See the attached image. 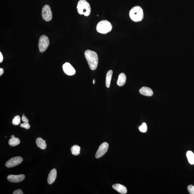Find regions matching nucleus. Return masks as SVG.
<instances>
[{
    "label": "nucleus",
    "instance_id": "obj_23",
    "mask_svg": "<svg viewBox=\"0 0 194 194\" xmlns=\"http://www.w3.org/2000/svg\"><path fill=\"white\" fill-rule=\"evenodd\" d=\"M21 127L28 129L30 128V126L29 123H24L21 124Z\"/></svg>",
    "mask_w": 194,
    "mask_h": 194
},
{
    "label": "nucleus",
    "instance_id": "obj_22",
    "mask_svg": "<svg viewBox=\"0 0 194 194\" xmlns=\"http://www.w3.org/2000/svg\"><path fill=\"white\" fill-rule=\"evenodd\" d=\"M188 190L190 194H194V185H189L187 187Z\"/></svg>",
    "mask_w": 194,
    "mask_h": 194
},
{
    "label": "nucleus",
    "instance_id": "obj_12",
    "mask_svg": "<svg viewBox=\"0 0 194 194\" xmlns=\"http://www.w3.org/2000/svg\"><path fill=\"white\" fill-rule=\"evenodd\" d=\"M112 187L114 189L121 194H125L127 193L126 188L122 185L116 184L112 185Z\"/></svg>",
    "mask_w": 194,
    "mask_h": 194
},
{
    "label": "nucleus",
    "instance_id": "obj_29",
    "mask_svg": "<svg viewBox=\"0 0 194 194\" xmlns=\"http://www.w3.org/2000/svg\"><path fill=\"white\" fill-rule=\"evenodd\" d=\"M95 83V80L93 79V83L94 84Z\"/></svg>",
    "mask_w": 194,
    "mask_h": 194
},
{
    "label": "nucleus",
    "instance_id": "obj_15",
    "mask_svg": "<svg viewBox=\"0 0 194 194\" xmlns=\"http://www.w3.org/2000/svg\"><path fill=\"white\" fill-rule=\"evenodd\" d=\"M36 143L38 148L42 150L45 149L46 148V143L45 140L42 138L38 137L36 140Z\"/></svg>",
    "mask_w": 194,
    "mask_h": 194
},
{
    "label": "nucleus",
    "instance_id": "obj_3",
    "mask_svg": "<svg viewBox=\"0 0 194 194\" xmlns=\"http://www.w3.org/2000/svg\"><path fill=\"white\" fill-rule=\"evenodd\" d=\"M129 16L133 21L135 22L141 21L143 18V10L140 6H135L130 10Z\"/></svg>",
    "mask_w": 194,
    "mask_h": 194
},
{
    "label": "nucleus",
    "instance_id": "obj_7",
    "mask_svg": "<svg viewBox=\"0 0 194 194\" xmlns=\"http://www.w3.org/2000/svg\"><path fill=\"white\" fill-rule=\"evenodd\" d=\"M23 160V158L20 156L13 157L6 162V167L8 168L14 167L21 164Z\"/></svg>",
    "mask_w": 194,
    "mask_h": 194
},
{
    "label": "nucleus",
    "instance_id": "obj_17",
    "mask_svg": "<svg viewBox=\"0 0 194 194\" xmlns=\"http://www.w3.org/2000/svg\"><path fill=\"white\" fill-rule=\"evenodd\" d=\"M186 156L189 163L191 165L194 164V154L191 151H188L187 152Z\"/></svg>",
    "mask_w": 194,
    "mask_h": 194
},
{
    "label": "nucleus",
    "instance_id": "obj_19",
    "mask_svg": "<svg viewBox=\"0 0 194 194\" xmlns=\"http://www.w3.org/2000/svg\"><path fill=\"white\" fill-rule=\"evenodd\" d=\"M80 147L77 145H75L72 146L71 148V152L72 154L74 155H78L80 154Z\"/></svg>",
    "mask_w": 194,
    "mask_h": 194
},
{
    "label": "nucleus",
    "instance_id": "obj_6",
    "mask_svg": "<svg viewBox=\"0 0 194 194\" xmlns=\"http://www.w3.org/2000/svg\"><path fill=\"white\" fill-rule=\"evenodd\" d=\"M42 16L43 19L47 22L51 21L52 19V13L49 6L45 5L43 6L42 11Z\"/></svg>",
    "mask_w": 194,
    "mask_h": 194
},
{
    "label": "nucleus",
    "instance_id": "obj_28",
    "mask_svg": "<svg viewBox=\"0 0 194 194\" xmlns=\"http://www.w3.org/2000/svg\"><path fill=\"white\" fill-rule=\"evenodd\" d=\"M11 138H14V137H15V136L14 135H12L11 136Z\"/></svg>",
    "mask_w": 194,
    "mask_h": 194
},
{
    "label": "nucleus",
    "instance_id": "obj_10",
    "mask_svg": "<svg viewBox=\"0 0 194 194\" xmlns=\"http://www.w3.org/2000/svg\"><path fill=\"white\" fill-rule=\"evenodd\" d=\"M25 177V176L23 174L18 175H10L7 176V180L10 182L18 183L23 181L24 180Z\"/></svg>",
    "mask_w": 194,
    "mask_h": 194
},
{
    "label": "nucleus",
    "instance_id": "obj_4",
    "mask_svg": "<svg viewBox=\"0 0 194 194\" xmlns=\"http://www.w3.org/2000/svg\"><path fill=\"white\" fill-rule=\"evenodd\" d=\"M112 29L111 24L107 20H104L100 21L96 26L97 31L101 34H107L111 31Z\"/></svg>",
    "mask_w": 194,
    "mask_h": 194
},
{
    "label": "nucleus",
    "instance_id": "obj_20",
    "mask_svg": "<svg viewBox=\"0 0 194 194\" xmlns=\"http://www.w3.org/2000/svg\"><path fill=\"white\" fill-rule=\"evenodd\" d=\"M21 118L20 116L17 115L12 120V124L15 126H17L20 123Z\"/></svg>",
    "mask_w": 194,
    "mask_h": 194
},
{
    "label": "nucleus",
    "instance_id": "obj_8",
    "mask_svg": "<svg viewBox=\"0 0 194 194\" xmlns=\"http://www.w3.org/2000/svg\"><path fill=\"white\" fill-rule=\"evenodd\" d=\"M109 148V144L107 142H103L101 144L95 156L96 158H100L107 152Z\"/></svg>",
    "mask_w": 194,
    "mask_h": 194
},
{
    "label": "nucleus",
    "instance_id": "obj_14",
    "mask_svg": "<svg viewBox=\"0 0 194 194\" xmlns=\"http://www.w3.org/2000/svg\"><path fill=\"white\" fill-rule=\"evenodd\" d=\"M126 75L124 73H121L118 76L117 82V85L120 86H123L125 83H126Z\"/></svg>",
    "mask_w": 194,
    "mask_h": 194
},
{
    "label": "nucleus",
    "instance_id": "obj_1",
    "mask_svg": "<svg viewBox=\"0 0 194 194\" xmlns=\"http://www.w3.org/2000/svg\"><path fill=\"white\" fill-rule=\"evenodd\" d=\"M85 55L90 68L92 70H96L99 62L97 54L95 52L87 50L85 52Z\"/></svg>",
    "mask_w": 194,
    "mask_h": 194
},
{
    "label": "nucleus",
    "instance_id": "obj_25",
    "mask_svg": "<svg viewBox=\"0 0 194 194\" xmlns=\"http://www.w3.org/2000/svg\"><path fill=\"white\" fill-rule=\"evenodd\" d=\"M14 194H23V193L22 190L20 189H17L14 191L13 193Z\"/></svg>",
    "mask_w": 194,
    "mask_h": 194
},
{
    "label": "nucleus",
    "instance_id": "obj_9",
    "mask_svg": "<svg viewBox=\"0 0 194 194\" xmlns=\"http://www.w3.org/2000/svg\"><path fill=\"white\" fill-rule=\"evenodd\" d=\"M63 69L66 74L68 75H72L75 74V71L72 65L69 63L67 62L63 66Z\"/></svg>",
    "mask_w": 194,
    "mask_h": 194
},
{
    "label": "nucleus",
    "instance_id": "obj_11",
    "mask_svg": "<svg viewBox=\"0 0 194 194\" xmlns=\"http://www.w3.org/2000/svg\"><path fill=\"white\" fill-rule=\"evenodd\" d=\"M57 171L55 169H52L50 172L48 178H47V183L49 184H52L57 178Z\"/></svg>",
    "mask_w": 194,
    "mask_h": 194
},
{
    "label": "nucleus",
    "instance_id": "obj_13",
    "mask_svg": "<svg viewBox=\"0 0 194 194\" xmlns=\"http://www.w3.org/2000/svg\"><path fill=\"white\" fill-rule=\"evenodd\" d=\"M139 92L141 94L148 96H152L153 94L152 90L150 88L146 87H142L139 90Z\"/></svg>",
    "mask_w": 194,
    "mask_h": 194
},
{
    "label": "nucleus",
    "instance_id": "obj_24",
    "mask_svg": "<svg viewBox=\"0 0 194 194\" xmlns=\"http://www.w3.org/2000/svg\"><path fill=\"white\" fill-rule=\"evenodd\" d=\"M22 121L24 123H29V120L26 116H25V114H23L22 118Z\"/></svg>",
    "mask_w": 194,
    "mask_h": 194
},
{
    "label": "nucleus",
    "instance_id": "obj_18",
    "mask_svg": "<svg viewBox=\"0 0 194 194\" xmlns=\"http://www.w3.org/2000/svg\"><path fill=\"white\" fill-rule=\"evenodd\" d=\"M20 140L18 138H11L9 140L8 143L11 146H15L18 145L20 143Z\"/></svg>",
    "mask_w": 194,
    "mask_h": 194
},
{
    "label": "nucleus",
    "instance_id": "obj_5",
    "mask_svg": "<svg viewBox=\"0 0 194 194\" xmlns=\"http://www.w3.org/2000/svg\"><path fill=\"white\" fill-rule=\"evenodd\" d=\"M49 44L48 38L44 35L41 36L38 43V47L40 52H44L48 47Z\"/></svg>",
    "mask_w": 194,
    "mask_h": 194
},
{
    "label": "nucleus",
    "instance_id": "obj_27",
    "mask_svg": "<svg viewBox=\"0 0 194 194\" xmlns=\"http://www.w3.org/2000/svg\"><path fill=\"white\" fill-rule=\"evenodd\" d=\"M4 72V71L3 69L2 68H0V76H1V75L3 74Z\"/></svg>",
    "mask_w": 194,
    "mask_h": 194
},
{
    "label": "nucleus",
    "instance_id": "obj_26",
    "mask_svg": "<svg viewBox=\"0 0 194 194\" xmlns=\"http://www.w3.org/2000/svg\"><path fill=\"white\" fill-rule=\"evenodd\" d=\"M3 56L2 55V53L0 52V63H2L3 61Z\"/></svg>",
    "mask_w": 194,
    "mask_h": 194
},
{
    "label": "nucleus",
    "instance_id": "obj_2",
    "mask_svg": "<svg viewBox=\"0 0 194 194\" xmlns=\"http://www.w3.org/2000/svg\"><path fill=\"white\" fill-rule=\"evenodd\" d=\"M77 10L80 14L84 16H89L91 12L90 4L86 0H79L77 5Z\"/></svg>",
    "mask_w": 194,
    "mask_h": 194
},
{
    "label": "nucleus",
    "instance_id": "obj_21",
    "mask_svg": "<svg viewBox=\"0 0 194 194\" xmlns=\"http://www.w3.org/2000/svg\"><path fill=\"white\" fill-rule=\"evenodd\" d=\"M139 130L142 132H145L147 130V126L145 123H143L139 127Z\"/></svg>",
    "mask_w": 194,
    "mask_h": 194
},
{
    "label": "nucleus",
    "instance_id": "obj_16",
    "mask_svg": "<svg viewBox=\"0 0 194 194\" xmlns=\"http://www.w3.org/2000/svg\"><path fill=\"white\" fill-rule=\"evenodd\" d=\"M113 71L109 70L108 71L106 75V85L107 88H109L111 85V81L112 75H113Z\"/></svg>",
    "mask_w": 194,
    "mask_h": 194
}]
</instances>
